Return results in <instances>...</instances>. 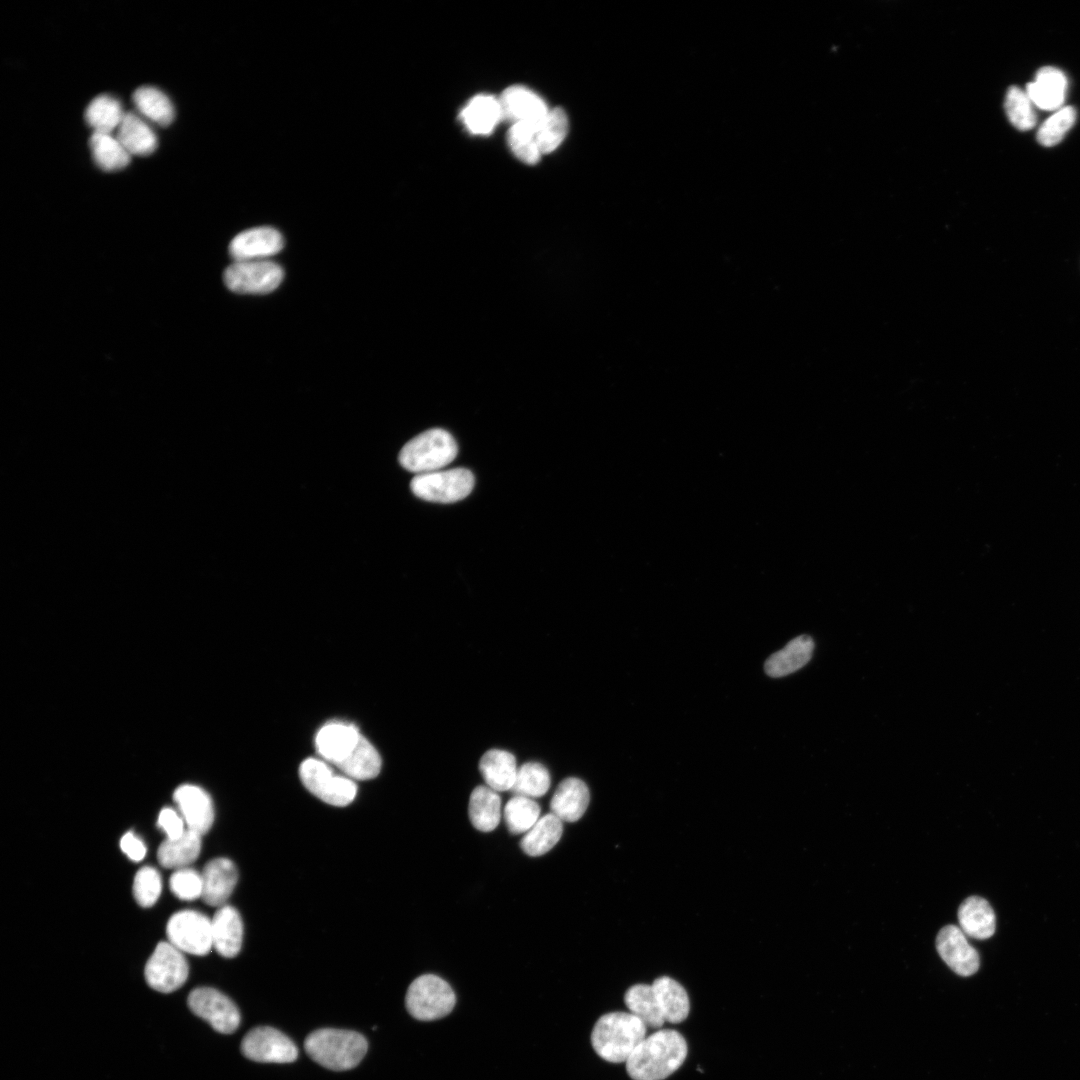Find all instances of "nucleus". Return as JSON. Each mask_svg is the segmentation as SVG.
Segmentation results:
<instances>
[{
  "instance_id": "obj_1",
  "label": "nucleus",
  "mask_w": 1080,
  "mask_h": 1080,
  "mask_svg": "<svg viewBox=\"0 0 1080 1080\" xmlns=\"http://www.w3.org/2000/svg\"><path fill=\"white\" fill-rule=\"evenodd\" d=\"M319 755L351 779L376 777L382 766L375 747L352 724L330 722L315 737Z\"/></svg>"
},
{
  "instance_id": "obj_2",
  "label": "nucleus",
  "mask_w": 1080,
  "mask_h": 1080,
  "mask_svg": "<svg viewBox=\"0 0 1080 1080\" xmlns=\"http://www.w3.org/2000/svg\"><path fill=\"white\" fill-rule=\"evenodd\" d=\"M687 1053L686 1040L678 1031L661 1029L635 1048L626 1070L633 1080H664L680 1068Z\"/></svg>"
},
{
  "instance_id": "obj_3",
  "label": "nucleus",
  "mask_w": 1080,
  "mask_h": 1080,
  "mask_svg": "<svg viewBox=\"0 0 1080 1080\" xmlns=\"http://www.w3.org/2000/svg\"><path fill=\"white\" fill-rule=\"evenodd\" d=\"M647 1026L632 1013L611 1012L595 1023L591 1043L595 1052L611 1063L626 1062L645 1039Z\"/></svg>"
},
{
  "instance_id": "obj_4",
  "label": "nucleus",
  "mask_w": 1080,
  "mask_h": 1080,
  "mask_svg": "<svg viewBox=\"0 0 1080 1080\" xmlns=\"http://www.w3.org/2000/svg\"><path fill=\"white\" fill-rule=\"evenodd\" d=\"M304 1047L321 1066L342 1071L360 1063L367 1051V1041L355 1031L324 1028L309 1034Z\"/></svg>"
},
{
  "instance_id": "obj_5",
  "label": "nucleus",
  "mask_w": 1080,
  "mask_h": 1080,
  "mask_svg": "<svg viewBox=\"0 0 1080 1080\" xmlns=\"http://www.w3.org/2000/svg\"><path fill=\"white\" fill-rule=\"evenodd\" d=\"M457 453L454 437L446 430L434 428L408 441L398 459L404 469L418 475L439 471L451 463Z\"/></svg>"
},
{
  "instance_id": "obj_6",
  "label": "nucleus",
  "mask_w": 1080,
  "mask_h": 1080,
  "mask_svg": "<svg viewBox=\"0 0 1080 1080\" xmlns=\"http://www.w3.org/2000/svg\"><path fill=\"white\" fill-rule=\"evenodd\" d=\"M455 1002L452 987L433 974L416 978L408 987L405 998L407 1011L421 1021L436 1020L448 1015Z\"/></svg>"
},
{
  "instance_id": "obj_7",
  "label": "nucleus",
  "mask_w": 1080,
  "mask_h": 1080,
  "mask_svg": "<svg viewBox=\"0 0 1080 1080\" xmlns=\"http://www.w3.org/2000/svg\"><path fill=\"white\" fill-rule=\"evenodd\" d=\"M299 776L310 793L332 806H347L357 794L353 779L336 774L327 762L319 759H305L299 767Z\"/></svg>"
},
{
  "instance_id": "obj_8",
  "label": "nucleus",
  "mask_w": 1080,
  "mask_h": 1080,
  "mask_svg": "<svg viewBox=\"0 0 1080 1080\" xmlns=\"http://www.w3.org/2000/svg\"><path fill=\"white\" fill-rule=\"evenodd\" d=\"M475 478L466 468H454L418 474L410 482L415 496L430 502L453 503L466 498L473 490Z\"/></svg>"
},
{
  "instance_id": "obj_9",
  "label": "nucleus",
  "mask_w": 1080,
  "mask_h": 1080,
  "mask_svg": "<svg viewBox=\"0 0 1080 1080\" xmlns=\"http://www.w3.org/2000/svg\"><path fill=\"white\" fill-rule=\"evenodd\" d=\"M282 268L270 260L234 261L224 271L228 289L241 294H265L282 282Z\"/></svg>"
},
{
  "instance_id": "obj_10",
  "label": "nucleus",
  "mask_w": 1080,
  "mask_h": 1080,
  "mask_svg": "<svg viewBox=\"0 0 1080 1080\" xmlns=\"http://www.w3.org/2000/svg\"><path fill=\"white\" fill-rule=\"evenodd\" d=\"M168 942L181 952L202 956L213 948L211 919L194 911L173 914L166 927Z\"/></svg>"
},
{
  "instance_id": "obj_11",
  "label": "nucleus",
  "mask_w": 1080,
  "mask_h": 1080,
  "mask_svg": "<svg viewBox=\"0 0 1080 1080\" xmlns=\"http://www.w3.org/2000/svg\"><path fill=\"white\" fill-rule=\"evenodd\" d=\"M189 966L183 952L170 942H160L145 966V979L154 990L170 993L187 980Z\"/></svg>"
},
{
  "instance_id": "obj_12",
  "label": "nucleus",
  "mask_w": 1080,
  "mask_h": 1080,
  "mask_svg": "<svg viewBox=\"0 0 1080 1080\" xmlns=\"http://www.w3.org/2000/svg\"><path fill=\"white\" fill-rule=\"evenodd\" d=\"M190 1010L207 1021L214 1030L229 1034L240 1024L237 1006L226 995L211 987L192 990L187 999Z\"/></svg>"
},
{
  "instance_id": "obj_13",
  "label": "nucleus",
  "mask_w": 1080,
  "mask_h": 1080,
  "mask_svg": "<svg viewBox=\"0 0 1080 1080\" xmlns=\"http://www.w3.org/2000/svg\"><path fill=\"white\" fill-rule=\"evenodd\" d=\"M241 1051L246 1058L264 1063H290L298 1056L294 1042L268 1026L250 1030L242 1040Z\"/></svg>"
},
{
  "instance_id": "obj_14",
  "label": "nucleus",
  "mask_w": 1080,
  "mask_h": 1080,
  "mask_svg": "<svg viewBox=\"0 0 1080 1080\" xmlns=\"http://www.w3.org/2000/svg\"><path fill=\"white\" fill-rule=\"evenodd\" d=\"M936 948L944 962L958 975L971 976L980 966L978 952L964 932L955 925L943 927L936 938Z\"/></svg>"
},
{
  "instance_id": "obj_15",
  "label": "nucleus",
  "mask_w": 1080,
  "mask_h": 1080,
  "mask_svg": "<svg viewBox=\"0 0 1080 1080\" xmlns=\"http://www.w3.org/2000/svg\"><path fill=\"white\" fill-rule=\"evenodd\" d=\"M284 240L279 231L271 227H256L236 235L229 245L234 261L268 260L280 252Z\"/></svg>"
},
{
  "instance_id": "obj_16",
  "label": "nucleus",
  "mask_w": 1080,
  "mask_h": 1080,
  "mask_svg": "<svg viewBox=\"0 0 1080 1080\" xmlns=\"http://www.w3.org/2000/svg\"><path fill=\"white\" fill-rule=\"evenodd\" d=\"M173 797L188 829L200 835L210 830L214 822V807L206 791L186 784L179 786Z\"/></svg>"
},
{
  "instance_id": "obj_17",
  "label": "nucleus",
  "mask_w": 1080,
  "mask_h": 1080,
  "mask_svg": "<svg viewBox=\"0 0 1080 1080\" xmlns=\"http://www.w3.org/2000/svg\"><path fill=\"white\" fill-rule=\"evenodd\" d=\"M503 118L514 123L538 127L549 112L545 102L533 91L523 86H511L499 98Z\"/></svg>"
},
{
  "instance_id": "obj_18",
  "label": "nucleus",
  "mask_w": 1080,
  "mask_h": 1080,
  "mask_svg": "<svg viewBox=\"0 0 1080 1080\" xmlns=\"http://www.w3.org/2000/svg\"><path fill=\"white\" fill-rule=\"evenodd\" d=\"M202 896L211 906H223L234 890L238 880L235 864L228 858H215L209 861L202 873Z\"/></svg>"
},
{
  "instance_id": "obj_19",
  "label": "nucleus",
  "mask_w": 1080,
  "mask_h": 1080,
  "mask_svg": "<svg viewBox=\"0 0 1080 1080\" xmlns=\"http://www.w3.org/2000/svg\"><path fill=\"white\" fill-rule=\"evenodd\" d=\"M1068 81L1065 74L1052 66L1042 67L1033 82L1026 87V93L1034 106L1048 111H1057L1064 103Z\"/></svg>"
},
{
  "instance_id": "obj_20",
  "label": "nucleus",
  "mask_w": 1080,
  "mask_h": 1080,
  "mask_svg": "<svg viewBox=\"0 0 1080 1080\" xmlns=\"http://www.w3.org/2000/svg\"><path fill=\"white\" fill-rule=\"evenodd\" d=\"M213 948L223 957H235L242 946L243 922L232 906L223 905L211 919Z\"/></svg>"
},
{
  "instance_id": "obj_21",
  "label": "nucleus",
  "mask_w": 1080,
  "mask_h": 1080,
  "mask_svg": "<svg viewBox=\"0 0 1080 1080\" xmlns=\"http://www.w3.org/2000/svg\"><path fill=\"white\" fill-rule=\"evenodd\" d=\"M590 801L587 785L579 778H565L557 786L551 801V813L562 822H575L585 813Z\"/></svg>"
},
{
  "instance_id": "obj_22",
  "label": "nucleus",
  "mask_w": 1080,
  "mask_h": 1080,
  "mask_svg": "<svg viewBox=\"0 0 1080 1080\" xmlns=\"http://www.w3.org/2000/svg\"><path fill=\"white\" fill-rule=\"evenodd\" d=\"M814 647V641L808 635H800L790 640L784 648L766 660V674L779 678L799 670L810 661Z\"/></svg>"
},
{
  "instance_id": "obj_23",
  "label": "nucleus",
  "mask_w": 1080,
  "mask_h": 1080,
  "mask_svg": "<svg viewBox=\"0 0 1080 1080\" xmlns=\"http://www.w3.org/2000/svg\"><path fill=\"white\" fill-rule=\"evenodd\" d=\"M958 921L965 935L979 940L990 938L996 928L992 907L987 900L979 896L968 897L960 904Z\"/></svg>"
},
{
  "instance_id": "obj_24",
  "label": "nucleus",
  "mask_w": 1080,
  "mask_h": 1080,
  "mask_svg": "<svg viewBox=\"0 0 1080 1080\" xmlns=\"http://www.w3.org/2000/svg\"><path fill=\"white\" fill-rule=\"evenodd\" d=\"M479 771L488 787L497 792H503L512 789L518 767L512 753L501 749H491L482 755Z\"/></svg>"
},
{
  "instance_id": "obj_25",
  "label": "nucleus",
  "mask_w": 1080,
  "mask_h": 1080,
  "mask_svg": "<svg viewBox=\"0 0 1080 1080\" xmlns=\"http://www.w3.org/2000/svg\"><path fill=\"white\" fill-rule=\"evenodd\" d=\"M657 1007L669 1023L684 1021L690 1011L689 997L684 987L668 976H662L651 984Z\"/></svg>"
},
{
  "instance_id": "obj_26",
  "label": "nucleus",
  "mask_w": 1080,
  "mask_h": 1080,
  "mask_svg": "<svg viewBox=\"0 0 1080 1080\" xmlns=\"http://www.w3.org/2000/svg\"><path fill=\"white\" fill-rule=\"evenodd\" d=\"M116 136L131 156L149 155L158 145L153 129L141 115L135 112L125 113Z\"/></svg>"
},
{
  "instance_id": "obj_27",
  "label": "nucleus",
  "mask_w": 1080,
  "mask_h": 1080,
  "mask_svg": "<svg viewBox=\"0 0 1080 1080\" xmlns=\"http://www.w3.org/2000/svg\"><path fill=\"white\" fill-rule=\"evenodd\" d=\"M468 815L477 830L493 831L501 819V798L497 791L487 785L474 788L469 798Z\"/></svg>"
},
{
  "instance_id": "obj_28",
  "label": "nucleus",
  "mask_w": 1080,
  "mask_h": 1080,
  "mask_svg": "<svg viewBox=\"0 0 1080 1080\" xmlns=\"http://www.w3.org/2000/svg\"><path fill=\"white\" fill-rule=\"evenodd\" d=\"M503 118L500 100L491 95L473 97L461 112V119L473 134H489Z\"/></svg>"
},
{
  "instance_id": "obj_29",
  "label": "nucleus",
  "mask_w": 1080,
  "mask_h": 1080,
  "mask_svg": "<svg viewBox=\"0 0 1080 1080\" xmlns=\"http://www.w3.org/2000/svg\"><path fill=\"white\" fill-rule=\"evenodd\" d=\"M201 836L187 828L178 838H166L157 850L159 863L165 868L176 870L185 868L198 858L201 851Z\"/></svg>"
},
{
  "instance_id": "obj_30",
  "label": "nucleus",
  "mask_w": 1080,
  "mask_h": 1080,
  "mask_svg": "<svg viewBox=\"0 0 1080 1080\" xmlns=\"http://www.w3.org/2000/svg\"><path fill=\"white\" fill-rule=\"evenodd\" d=\"M563 822L553 813L541 816L524 834L520 847L529 856H541L549 852L560 840Z\"/></svg>"
},
{
  "instance_id": "obj_31",
  "label": "nucleus",
  "mask_w": 1080,
  "mask_h": 1080,
  "mask_svg": "<svg viewBox=\"0 0 1080 1080\" xmlns=\"http://www.w3.org/2000/svg\"><path fill=\"white\" fill-rule=\"evenodd\" d=\"M138 114L161 126L169 125L175 115L170 99L161 90L152 86H142L132 96Z\"/></svg>"
},
{
  "instance_id": "obj_32",
  "label": "nucleus",
  "mask_w": 1080,
  "mask_h": 1080,
  "mask_svg": "<svg viewBox=\"0 0 1080 1080\" xmlns=\"http://www.w3.org/2000/svg\"><path fill=\"white\" fill-rule=\"evenodd\" d=\"M89 146L95 163L102 170L117 171L130 163L131 154L112 133L93 132Z\"/></svg>"
},
{
  "instance_id": "obj_33",
  "label": "nucleus",
  "mask_w": 1080,
  "mask_h": 1080,
  "mask_svg": "<svg viewBox=\"0 0 1080 1080\" xmlns=\"http://www.w3.org/2000/svg\"><path fill=\"white\" fill-rule=\"evenodd\" d=\"M125 113L115 97L99 95L88 104L85 120L93 132L112 133L118 129Z\"/></svg>"
},
{
  "instance_id": "obj_34",
  "label": "nucleus",
  "mask_w": 1080,
  "mask_h": 1080,
  "mask_svg": "<svg viewBox=\"0 0 1080 1080\" xmlns=\"http://www.w3.org/2000/svg\"><path fill=\"white\" fill-rule=\"evenodd\" d=\"M624 1002L630 1013L641 1019L653 1029L661 1028L665 1022L655 1000L652 985L635 984L624 995Z\"/></svg>"
},
{
  "instance_id": "obj_35",
  "label": "nucleus",
  "mask_w": 1080,
  "mask_h": 1080,
  "mask_svg": "<svg viewBox=\"0 0 1080 1080\" xmlns=\"http://www.w3.org/2000/svg\"><path fill=\"white\" fill-rule=\"evenodd\" d=\"M540 806L532 798L514 795L504 806L507 829L514 835L525 834L540 818Z\"/></svg>"
},
{
  "instance_id": "obj_36",
  "label": "nucleus",
  "mask_w": 1080,
  "mask_h": 1080,
  "mask_svg": "<svg viewBox=\"0 0 1080 1080\" xmlns=\"http://www.w3.org/2000/svg\"><path fill=\"white\" fill-rule=\"evenodd\" d=\"M550 784V773L544 765L538 762H527L518 768L510 791L514 795L533 799L546 794Z\"/></svg>"
},
{
  "instance_id": "obj_37",
  "label": "nucleus",
  "mask_w": 1080,
  "mask_h": 1080,
  "mask_svg": "<svg viewBox=\"0 0 1080 1080\" xmlns=\"http://www.w3.org/2000/svg\"><path fill=\"white\" fill-rule=\"evenodd\" d=\"M568 130L565 111L556 107L549 110L536 131V139L541 154L554 151L564 140Z\"/></svg>"
},
{
  "instance_id": "obj_38",
  "label": "nucleus",
  "mask_w": 1080,
  "mask_h": 1080,
  "mask_svg": "<svg viewBox=\"0 0 1080 1080\" xmlns=\"http://www.w3.org/2000/svg\"><path fill=\"white\" fill-rule=\"evenodd\" d=\"M1005 112L1012 125L1022 131L1032 129L1037 121L1034 104L1027 95L1017 86L1007 90L1004 102Z\"/></svg>"
},
{
  "instance_id": "obj_39",
  "label": "nucleus",
  "mask_w": 1080,
  "mask_h": 1080,
  "mask_svg": "<svg viewBox=\"0 0 1080 1080\" xmlns=\"http://www.w3.org/2000/svg\"><path fill=\"white\" fill-rule=\"evenodd\" d=\"M537 127L525 123H514L508 131V144L514 155L526 164H536L540 158L536 139Z\"/></svg>"
},
{
  "instance_id": "obj_40",
  "label": "nucleus",
  "mask_w": 1080,
  "mask_h": 1080,
  "mask_svg": "<svg viewBox=\"0 0 1080 1080\" xmlns=\"http://www.w3.org/2000/svg\"><path fill=\"white\" fill-rule=\"evenodd\" d=\"M1076 116V110L1072 106H1065L1057 110L1038 129V142L1047 147L1058 144L1074 125Z\"/></svg>"
},
{
  "instance_id": "obj_41",
  "label": "nucleus",
  "mask_w": 1080,
  "mask_h": 1080,
  "mask_svg": "<svg viewBox=\"0 0 1080 1080\" xmlns=\"http://www.w3.org/2000/svg\"><path fill=\"white\" fill-rule=\"evenodd\" d=\"M162 889L161 876L151 866L138 870L133 881V896L142 907H151L158 900Z\"/></svg>"
},
{
  "instance_id": "obj_42",
  "label": "nucleus",
  "mask_w": 1080,
  "mask_h": 1080,
  "mask_svg": "<svg viewBox=\"0 0 1080 1080\" xmlns=\"http://www.w3.org/2000/svg\"><path fill=\"white\" fill-rule=\"evenodd\" d=\"M170 889L182 900H194L202 896V876L191 868L177 869L170 877Z\"/></svg>"
},
{
  "instance_id": "obj_43",
  "label": "nucleus",
  "mask_w": 1080,
  "mask_h": 1080,
  "mask_svg": "<svg viewBox=\"0 0 1080 1080\" xmlns=\"http://www.w3.org/2000/svg\"><path fill=\"white\" fill-rule=\"evenodd\" d=\"M157 825L166 834L167 839L178 838L187 829L181 814L170 807H165L160 811Z\"/></svg>"
},
{
  "instance_id": "obj_44",
  "label": "nucleus",
  "mask_w": 1080,
  "mask_h": 1080,
  "mask_svg": "<svg viewBox=\"0 0 1080 1080\" xmlns=\"http://www.w3.org/2000/svg\"><path fill=\"white\" fill-rule=\"evenodd\" d=\"M120 848L132 861H141L146 855V846L143 841L132 832L124 834L120 840Z\"/></svg>"
}]
</instances>
